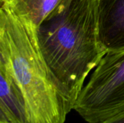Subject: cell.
<instances>
[{
	"label": "cell",
	"instance_id": "1",
	"mask_svg": "<svg viewBox=\"0 0 124 123\" xmlns=\"http://www.w3.org/2000/svg\"><path fill=\"white\" fill-rule=\"evenodd\" d=\"M36 36L48 68L75 105L86 78L106 54L94 0H63L37 27Z\"/></svg>",
	"mask_w": 124,
	"mask_h": 123
},
{
	"label": "cell",
	"instance_id": "2",
	"mask_svg": "<svg viewBox=\"0 0 124 123\" xmlns=\"http://www.w3.org/2000/svg\"><path fill=\"white\" fill-rule=\"evenodd\" d=\"M0 51L21 98L27 123H65L74 104L41 54L36 28L0 7Z\"/></svg>",
	"mask_w": 124,
	"mask_h": 123
},
{
	"label": "cell",
	"instance_id": "3",
	"mask_svg": "<svg viewBox=\"0 0 124 123\" xmlns=\"http://www.w3.org/2000/svg\"><path fill=\"white\" fill-rule=\"evenodd\" d=\"M73 109L88 123L124 113V49L104 55L79 93Z\"/></svg>",
	"mask_w": 124,
	"mask_h": 123
},
{
	"label": "cell",
	"instance_id": "4",
	"mask_svg": "<svg viewBox=\"0 0 124 123\" xmlns=\"http://www.w3.org/2000/svg\"><path fill=\"white\" fill-rule=\"evenodd\" d=\"M98 38L107 53L124 49V0H94Z\"/></svg>",
	"mask_w": 124,
	"mask_h": 123
},
{
	"label": "cell",
	"instance_id": "5",
	"mask_svg": "<svg viewBox=\"0 0 124 123\" xmlns=\"http://www.w3.org/2000/svg\"><path fill=\"white\" fill-rule=\"evenodd\" d=\"M0 105L14 123H27L23 104L0 51Z\"/></svg>",
	"mask_w": 124,
	"mask_h": 123
},
{
	"label": "cell",
	"instance_id": "6",
	"mask_svg": "<svg viewBox=\"0 0 124 123\" xmlns=\"http://www.w3.org/2000/svg\"><path fill=\"white\" fill-rule=\"evenodd\" d=\"M63 0H0L3 7L36 28Z\"/></svg>",
	"mask_w": 124,
	"mask_h": 123
},
{
	"label": "cell",
	"instance_id": "7",
	"mask_svg": "<svg viewBox=\"0 0 124 123\" xmlns=\"http://www.w3.org/2000/svg\"><path fill=\"white\" fill-rule=\"evenodd\" d=\"M100 123H124V113L115 116L110 119H108Z\"/></svg>",
	"mask_w": 124,
	"mask_h": 123
},
{
	"label": "cell",
	"instance_id": "8",
	"mask_svg": "<svg viewBox=\"0 0 124 123\" xmlns=\"http://www.w3.org/2000/svg\"><path fill=\"white\" fill-rule=\"evenodd\" d=\"M0 123H14L7 115L0 105Z\"/></svg>",
	"mask_w": 124,
	"mask_h": 123
}]
</instances>
